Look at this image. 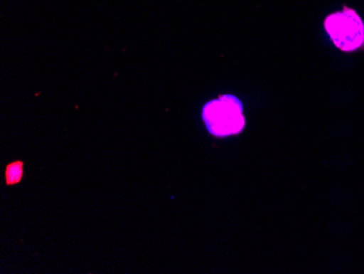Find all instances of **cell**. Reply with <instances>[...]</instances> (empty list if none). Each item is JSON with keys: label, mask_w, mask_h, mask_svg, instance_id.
<instances>
[{"label": "cell", "mask_w": 364, "mask_h": 274, "mask_svg": "<svg viewBox=\"0 0 364 274\" xmlns=\"http://www.w3.org/2000/svg\"><path fill=\"white\" fill-rule=\"evenodd\" d=\"M202 118L208 132L220 138L238 135L245 125L242 103L235 95H222L206 103Z\"/></svg>", "instance_id": "1"}, {"label": "cell", "mask_w": 364, "mask_h": 274, "mask_svg": "<svg viewBox=\"0 0 364 274\" xmlns=\"http://www.w3.org/2000/svg\"><path fill=\"white\" fill-rule=\"evenodd\" d=\"M324 26L331 40L343 52H353L364 43V23L353 9L329 14Z\"/></svg>", "instance_id": "2"}, {"label": "cell", "mask_w": 364, "mask_h": 274, "mask_svg": "<svg viewBox=\"0 0 364 274\" xmlns=\"http://www.w3.org/2000/svg\"><path fill=\"white\" fill-rule=\"evenodd\" d=\"M24 164L22 161L9 163L5 169L6 185L14 186L19 184L23 177Z\"/></svg>", "instance_id": "3"}]
</instances>
